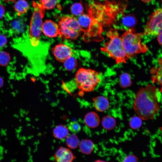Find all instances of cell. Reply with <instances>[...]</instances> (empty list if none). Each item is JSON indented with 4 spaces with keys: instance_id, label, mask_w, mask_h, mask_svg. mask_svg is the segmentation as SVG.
Segmentation results:
<instances>
[{
    "instance_id": "obj_1",
    "label": "cell",
    "mask_w": 162,
    "mask_h": 162,
    "mask_svg": "<svg viewBox=\"0 0 162 162\" xmlns=\"http://www.w3.org/2000/svg\"><path fill=\"white\" fill-rule=\"evenodd\" d=\"M160 91L150 84L140 88L136 94L133 108L142 119H152L160 109Z\"/></svg>"
},
{
    "instance_id": "obj_2",
    "label": "cell",
    "mask_w": 162,
    "mask_h": 162,
    "mask_svg": "<svg viewBox=\"0 0 162 162\" xmlns=\"http://www.w3.org/2000/svg\"><path fill=\"white\" fill-rule=\"evenodd\" d=\"M77 20L83 32L82 38L85 42H99L103 40L102 21L97 17L89 13H83Z\"/></svg>"
},
{
    "instance_id": "obj_3",
    "label": "cell",
    "mask_w": 162,
    "mask_h": 162,
    "mask_svg": "<svg viewBox=\"0 0 162 162\" xmlns=\"http://www.w3.org/2000/svg\"><path fill=\"white\" fill-rule=\"evenodd\" d=\"M106 35L110 40L100 48L101 51L107 53L117 64L126 63L130 58L124 51L121 37L118 31L111 29L107 32Z\"/></svg>"
},
{
    "instance_id": "obj_4",
    "label": "cell",
    "mask_w": 162,
    "mask_h": 162,
    "mask_svg": "<svg viewBox=\"0 0 162 162\" xmlns=\"http://www.w3.org/2000/svg\"><path fill=\"white\" fill-rule=\"evenodd\" d=\"M145 35L143 33H135L133 28L127 30L121 36L124 51L128 57L130 58L148 50V47L141 41Z\"/></svg>"
},
{
    "instance_id": "obj_5",
    "label": "cell",
    "mask_w": 162,
    "mask_h": 162,
    "mask_svg": "<svg viewBox=\"0 0 162 162\" xmlns=\"http://www.w3.org/2000/svg\"><path fill=\"white\" fill-rule=\"evenodd\" d=\"M34 12L31 18L29 30V43H25L28 46L37 47L39 44V38L43 24L42 19L45 9L40 3L33 1Z\"/></svg>"
},
{
    "instance_id": "obj_6",
    "label": "cell",
    "mask_w": 162,
    "mask_h": 162,
    "mask_svg": "<svg viewBox=\"0 0 162 162\" xmlns=\"http://www.w3.org/2000/svg\"><path fill=\"white\" fill-rule=\"evenodd\" d=\"M75 79L77 88L81 91L86 92L94 90L101 80L98 72L84 68H81L77 71Z\"/></svg>"
},
{
    "instance_id": "obj_7",
    "label": "cell",
    "mask_w": 162,
    "mask_h": 162,
    "mask_svg": "<svg viewBox=\"0 0 162 162\" xmlns=\"http://www.w3.org/2000/svg\"><path fill=\"white\" fill-rule=\"evenodd\" d=\"M58 26V35L63 38L75 40L82 32L78 20L70 16L62 17Z\"/></svg>"
},
{
    "instance_id": "obj_8",
    "label": "cell",
    "mask_w": 162,
    "mask_h": 162,
    "mask_svg": "<svg viewBox=\"0 0 162 162\" xmlns=\"http://www.w3.org/2000/svg\"><path fill=\"white\" fill-rule=\"evenodd\" d=\"M162 9H155L150 15L144 29V35L156 36L162 31Z\"/></svg>"
},
{
    "instance_id": "obj_9",
    "label": "cell",
    "mask_w": 162,
    "mask_h": 162,
    "mask_svg": "<svg viewBox=\"0 0 162 162\" xmlns=\"http://www.w3.org/2000/svg\"><path fill=\"white\" fill-rule=\"evenodd\" d=\"M52 52L56 60L61 62L73 55L71 48L63 44L56 45L52 48Z\"/></svg>"
},
{
    "instance_id": "obj_10",
    "label": "cell",
    "mask_w": 162,
    "mask_h": 162,
    "mask_svg": "<svg viewBox=\"0 0 162 162\" xmlns=\"http://www.w3.org/2000/svg\"><path fill=\"white\" fill-rule=\"evenodd\" d=\"M54 158L56 162H71L75 158V157L70 149L61 147L55 153Z\"/></svg>"
},
{
    "instance_id": "obj_11",
    "label": "cell",
    "mask_w": 162,
    "mask_h": 162,
    "mask_svg": "<svg viewBox=\"0 0 162 162\" xmlns=\"http://www.w3.org/2000/svg\"><path fill=\"white\" fill-rule=\"evenodd\" d=\"M42 31L45 35L49 38L58 35V25L50 20H46L43 23Z\"/></svg>"
},
{
    "instance_id": "obj_12",
    "label": "cell",
    "mask_w": 162,
    "mask_h": 162,
    "mask_svg": "<svg viewBox=\"0 0 162 162\" xmlns=\"http://www.w3.org/2000/svg\"><path fill=\"white\" fill-rule=\"evenodd\" d=\"M94 107L98 111L103 112L108 108L110 103L106 97L100 96L92 98Z\"/></svg>"
},
{
    "instance_id": "obj_13",
    "label": "cell",
    "mask_w": 162,
    "mask_h": 162,
    "mask_svg": "<svg viewBox=\"0 0 162 162\" xmlns=\"http://www.w3.org/2000/svg\"><path fill=\"white\" fill-rule=\"evenodd\" d=\"M84 120L86 124L91 128H96L100 123L99 116L94 112H91L87 113L85 116Z\"/></svg>"
},
{
    "instance_id": "obj_14",
    "label": "cell",
    "mask_w": 162,
    "mask_h": 162,
    "mask_svg": "<svg viewBox=\"0 0 162 162\" xmlns=\"http://www.w3.org/2000/svg\"><path fill=\"white\" fill-rule=\"evenodd\" d=\"M53 135L56 138L62 140L66 138L69 134V129L66 126L59 125L56 127L52 131Z\"/></svg>"
},
{
    "instance_id": "obj_15",
    "label": "cell",
    "mask_w": 162,
    "mask_h": 162,
    "mask_svg": "<svg viewBox=\"0 0 162 162\" xmlns=\"http://www.w3.org/2000/svg\"><path fill=\"white\" fill-rule=\"evenodd\" d=\"M79 146L81 152L86 154H91L94 148L93 142L91 140L87 139L81 141Z\"/></svg>"
},
{
    "instance_id": "obj_16",
    "label": "cell",
    "mask_w": 162,
    "mask_h": 162,
    "mask_svg": "<svg viewBox=\"0 0 162 162\" xmlns=\"http://www.w3.org/2000/svg\"><path fill=\"white\" fill-rule=\"evenodd\" d=\"M11 30L15 34H20L23 32L25 28L23 20L19 18L13 20L11 23Z\"/></svg>"
},
{
    "instance_id": "obj_17",
    "label": "cell",
    "mask_w": 162,
    "mask_h": 162,
    "mask_svg": "<svg viewBox=\"0 0 162 162\" xmlns=\"http://www.w3.org/2000/svg\"><path fill=\"white\" fill-rule=\"evenodd\" d=\"M101 124L104 129L110 130L115 127L116 124V121L114 117L110 116H106L102 118Z\"/></svg>"
},
{
    "instance_id": "obj_18",
    "label": "cell",
    "mask_w": 162,
    "mask_h": 162,
    "mask_svg": "<svg viewBox=\"0 0 162 162\" xmlns=\"http://www.w3.org/2000/svg\"><path fill=\"white\" fill-rule=\"evenodd\" d=\"M158 62L160 65L157 68H153L151 70L152 74H155L152 78L153 83H157L160 86L162 85V59L160 58Z\"/></svg>"
},
{
    "instance_id": "obj_19",
    "label": "cell",
    "mask_w": 162,
    "mask_h": 162,
    "mask_svg": "<svg viewBox=\"0 0 162 162\" xmlns=\"http://www.w3.org/2000/svg\"><path fill=\"white\" fill-rule=\"evenodd\" d=\"M28 8V4L25 0H18L15 2L14 9L19 15L26 13Z\"/></svg>"
},
{
    "instance_id": "obj_20",
    "label": "cell",
    "mask_w": 162,
    "mask_h": 162,
    "mask_svg": "<svg viewBox=\"0 0 162 162\" xmlns=\"http://www.w3.org/2000/svg\"><path fill=\"white\" fill-rule=\"evenodd\" d=\"M66 138V143L68 147L73 149L78 147L80 141L77 136L74 134L68 135Z\"/></svg>"
},
{
    "instance_id": "obj_21",
    "label": "cell",
    "mask_w": 162,
    "mask_h": 162,
    "mask_svg": "<svg viewBox=\"0 0 162 162\" xmlns=\"http://www.w3.org/2000/svg\"><path fill=\"white\" fill-rule=\"evenodd\" d=\"M130 75L127 73L121 74L119 79V85L122 88H126L130 86L132 84Z\"/></svg>"
},
{
    "instance_id": "obj_22",
    "label": "cell",
    "mask_w": 162,
    "mask_h": 162,
    "mask_svg": "<svg viewBox=\"0 0 162 162\" xmlns=\"http://www.w3.org/2000/svg\"><path fill=\"white\" fill-rule=\"evenodd\" d=\"M63 63L64 68L68 71H72L74 70L77 64L76 59L72 56L67 58Z\"/></svg>"
},
{
    "instance_id": "obj_23",
    "label": "cell",
    "mask_w": 162,
    "mask_h": 162,
    "mask_svg": "<svg viewBox=\"0 0 162 162\" xmlns=\"http://www.w3.org/2000/svg\"><path fill=\"white\" fill-rule=\"evenodd\" d=\"M142 124V119L139 116H133L130 119L129 122L130 128L134 130L139 128L141 126Z\"/></svg>"
},
{
    "instance_id": "obj_24",
    "label": "cell",
    "mask_w": 162,
    "mask_h": 162,
    "mask_svg": "<svg viewBox=\"0 0 162 162\" xmlns=\"http://www.w3.org/2000/svg\"><path fill=\"white\" fill-rule=\"evenodd\" d=\"M70 10L73 15L79 16L83 13V8L81 4L76 3L71 6Z\"/></svg>"
},
{
    "instance_id": "obj_25",
    "label": "cell",
    "mask_w": 162,
    "mask_h": 162,
    "mask_svg": "<svg viewBox=\"0 0 162 162\" xmlns=\"http://www.w3.org/2000/svg\"><path fill=\"white\" fill-rule=\"evenodd\" d=\"M58 0H39V2L45 9L50 10L56 6Z\"/></svg>"
},
{
    "instance_id": "obj_26",
    "label": "cell",
    "mask_w": 162,
    "mask_h": 162,
    "mask_svg": "<svg viewBox=\"0 0 162 162\" xmlns=\"http://www.w3.org/2000/svg\"><path fill=\"white\" fill-rule=\"evenodd\" d=\"M10 59V56L8 53L4 51H0V65L6 66L9 63Z\"/></svg>"
},
{
    "instance_id": "obj_27",
    "label": "cell",
    "mask_w": 162,
    "mask_h": 162,
    "mask_svg": "<svg viewBox=\"0 0 162 162\" xmlns=\"http://www.w3.org/2000/svg\"><path fill=\"white\" fill-rule=\"evenodd\" d=\"M68 129L71 132L74 134L78 133L80 131L81 127L77 122L72 121L69 123Z\"/></svg>"
},
{
    "instance_id": "obj_28",
    "label": "cell",
    "mask_w": 162,
    "mask_h": 162,
    "mask_svg": "<svg viewBox=\"0 0 162 162\" xmlns=\"http://www.w3.org/2000/svg\"><path fill=\"white\" fill-rule=\"evenodd\" d=\"M136 20L133 16H126L123 19V22L126 26L132 27L135 25Z\"/></svg>"
},
{
    "instance_id": "obj_29",
    "label": "cell",
    "mask_w": 162,
    "mask_h": 162,
    "mask_svg": "<svg viewBox=\"0 0 162 162\" xmlns=\"http://www.w3.org/2000/svg\"><path fill=\"white\" fill-rule=\"evenodd\" d=\"M7 43V38L4 35L0 34V51L6 46Z\"/></svg>"
},
{
    "instance_id": "obj_30",
    "label": "cell",
    "mask_w": 162,
    "mask_h": 162,
    "mask_svg": "<svg viewBox=\"0 0 162 162\" xmlns=\"http://www.w3.org/2000/svg\"><path fill=\"white\" fill-rule=\"evenodd\" d=\"M138 161V158L136 156L133 154H129L126 156L123 159L124 162H136Z\"/></svg>"
},
{
    "instance_id": "obj_31",
    "label": "cell",
    "mask_w": 162,
    "mask_h": 162,
    "mask_svg": "<svg viewBox=\"0 0 162 162\" xmlns=\"http://www.w3.org/2000/svg\"><path fill=\"white\" fill-rule=\"evenodd\" d=\"M5 9L4 7L0 4V19L3 17L5 14Z\"/></svg>"
},
{
    "instance_id": "obj_32",
    "label": "cell",
    "mask_w": 162,
    "mask_h": 162,
    "mask_svg": "<svg viewBox=\"0 0 162 162\" xmlns=\"http://www.w3.org/2000/svg\"><path fill=\"white\" fill-rule=\"evenodd\" d=\"M157 40L160 45L162 44V31L157 35Z\"/></svg>"
},
{
    "instance_id": "obj_33",
    "label": "cell",
    "mask_w": 162,
    "mask_h": 162,
    "mask_svg": "<svg viewBox=\"0 0 162 162\" xmlns=\"http://www.w3.org/2000/svg\"><path fill=\"white\" fill-rule=\"evenodd\" d=\"M4 81L3 79L0 76V88L2 87L3 85Z\"/></svg>"
},
{
    "instance_id": "obj_34",
    "label": "cell",
    "mask_w": 162,
    "mask_h": 162,
    "mask_svg": "<svg viewBox=\"0 0 162 162\" xmlns=\"http://www.w3.org/2000/svg\"><path fill=\"white\" fill-rule=\"evenodd\" d=\"M6 2H15L16 0H3Z\"/></svg>"
},
{
    "instance_id": "obj_35",
    "label": "cell",
    "mask_w": 162,
    "mask_h": 162,
    "mask_svg": "<svg viewBox=\"0 0 162 162\" xmlns=\"http://www.w3.org/2000/svg\"><path fill=\"white\" fill-rule=\"evenodd\" d=\"M152 0H141L143 2L146 3L150 2Z\"/></svg>"
}]
</instances>
